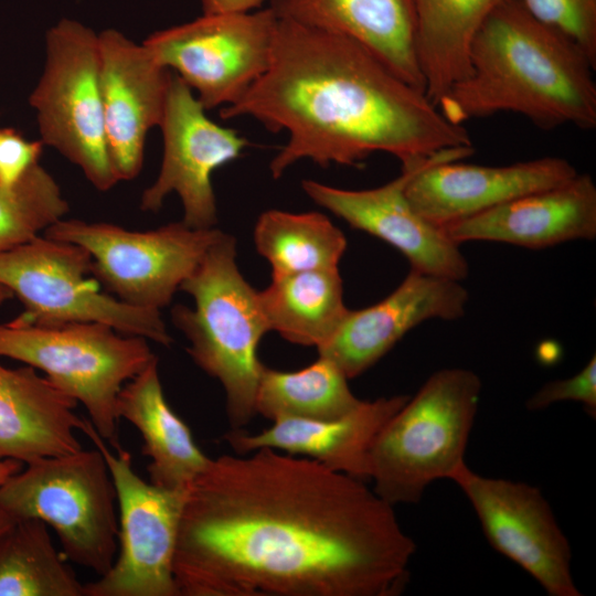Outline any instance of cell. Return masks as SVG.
Listing matches in <instances>:
<instances>
[{
	"instance_id": "obj_17",
	"label": "cell",
	"mask_w": 596,
	"mask_h": 596,
	"mask_svg": "<svg viewBox=\"0 0 596 596\" xmlns=\"http://www.w3.org/2000/svg\"><path fill=\"white\" fill-rule=\"evenodd\" d=\"M108 152L118 181L136 178L149 130L160 126L172 77L152 53L107 29L98 33Z\"/></svg>"
},
{
	"instance_id": "obj_29",
	"label": "cell",
	"mask_w": 596,
	"mask_h": 596,
	"mask_svg": "<svg viewBox=\"0 0 596 596\" xmlns=\"http://www.w3.org/2000/svg\"><path fill=\"white\" fill-rule=\"evenodd\" d=\"M68 211L58 183L40 162L14 185L0 183V253L43 234Z\"/></svg>"
},
{
	"instance_id": "obj_6",
	"label": "cell",
	"mask_w": 596,
	"mask_h": 596,
	"mask_svg": "<svg viewBox=\"0 0 596 596\" xmlns=\"http://www.w3.org/2000/svg\"><path fill=\"white\" fill-rule=\"evenodd\" d=\"M0 356L45 373L86 408L89 422L115 450L121 387L157 356L148 340L99 322L36 323L21 315L0 323Z\"/></svg>"
},
{
	"instance_id": "obj_1",
	"label": "cell",
	"mask_w": 596,
	"mask_h": 596,
	"mask_svg": "<svg viewBox=\"0 0 596 596\" xmlns=\"http://www.w3.org/2000/svg\"><path fill=\"white\" fill-rule=\"evenodd\" d=\"M415 552L365 481L264 447L188 487L173 575L179 596H397Z\"/></svg>"
},
{
	"instance_id": "obj_3",
	"label": "cell",
	"mask_w": 596,
	"mask_h": 596,
	"mask_svg": "<svg viewBox=\"0 0 596 596\" xmlns=\"http://www.w3.org/2000/svg\"><path fill=\"white\" fill-rule=\"evenodd\" d=\"M595 66L566 36L529 13L520 0H501L469 47V73L438 100L455 125L510 111L550 130L596 127Z\"/></svg>"
},
{
	"instance_id": "obj_19",
	"label": "cell",
	"mask_w": 596,
	"mask_h": 596,
	"mask_svg": "<svg viewBox=\"0 0 596 596\" xmlns=\"http://www.w3.org/2000/svg\"><path fill=\"white\" fill-rule=\"evenodd\" d=\"M456 244L471 241L545 248L596 236V185L577 173L572 179L528 193L470 217L443 226Z\"/></svg>"
},
{
	"instance_id": "obj_18",
	"label": "cell",
	"mask_w": 596,
	"mask_h": 596,
	"mask_svg": "<svg viewBox=\"0 0 596 596\" xmlns=\"http://www.w3.org/2000/svg\"><path fill=\"white\" fill-rule=\"evenodd\" d=\"M468 299L459 280L411 269L400 286L377 304L349 309L318 353L333 361L348 379H354L419 323L462 317Z\"/></svg>"
},
{
	"instance_id": "obj_21",
	"label": "cell",
	"mask_w": 596,
	"mask_h": 596,
	"mask_svg": "<svg viewBox=\"0 0 596 596\" xmlns=\"http://www.w3.org/2000/svg\"><path fill=\"white\" fill-rule=\"evenodd\" d=\"M279 18L348 36L425 93L413 0H269Z\"/></svg>"
},
{
	"instance_id": "obj_27",
	"label": "cell",
	"mask_w": 596,
	"mask_h": 596,
	"mask_svg": "<svg viewBox=\"0 0 596 596\" xmlns=\"http://www.w3.org/2000/svg\"><path fill=\"white\" fill-rule=\"evenodd\" d=\"M0 596H85V584L43 521L15 520L1 534Z\"/></svg>"
},
{
	"instance_id": "obj_12",
	"label": "cell",
	"mask_w": 596,
	"mask_h": 596,
	"mask_svg": "<svg viewBox=\"0 0 596 596\" xmlns=\"http://www.w3.org/2000/svg\"><path fill=\"white\" fill-rule=\"evenodd\" d=\"M278 17L272 9L203 13L142 44L209 110L235 104L269 66Z\"/></svg>"
},
{
	"instance_id": "obj_16",
	"label": "cell",
	"mask_w": 596,
	"mask_h": 596,
	"mask_svg": "<svg viewBox=\"0 0 596 596\" xmlns=\"http://www.w3.org/2000/svg\"><path fill=\"white\" fill-rule=\"evenodd\" d=\"M423 160L402 166L397 178L374 189L345 190L315 180H304L301 185L318 205L398 249L412 269L461 281L469 266L459 245L443 227L424 219L405 192L416 164Z\"/></svg>"
},
{
	"instance_id": "obj_25",
	"label": "cell",
	"mask_w": 596,
	"mask_h": 596,
	"mask_svg": "<svg viewBox=\"0 0 596 596\" xmlns=\"http://www.w3.org/2000/svg\"><path fill=\"white\" fill-rule=\"evenodd\" d=\"M499 1L413 0L417 56L433 104L468 75L471 41Z\"/></svg>"
},
{
	"instance_id": "obj_35",
	"label": "cell",
	"mask_w": 596,
	"mask_h": 596,
	"mask_svg": "<svg viewBox=\"0 0 596 596\" xmlns=\"http://www.w3.org/2000/svg\"><path fill=\"white\" fill-rule=\"evenodd\" d=\"M15 520H13L10 515H8L7 513L0 511V536L3 532H6L10 525L14 522Z\"/></svg>"
},
{
	"instance_id": "obj_4",
	"label": "cell",
	"mask_w": 596,
	"mask_h": 596,
	"mask_svg": "<svg viewBox=\"0 0 596 596\" xmlns=\"http://www.w3.org/2000/svg\"><path fill=\"white\" fill-rule=\"evenodd\" d=\"M180 290L194 305H175L172 323L189 341L187 352L193 362L221 383L228 423L232 429H241L256 415L264 366L257 348L269 327L258 291L238 268L235 237L221 232Z\"/></svg>"
},
{
	"instance_id": "obj_5",
	"label": "cell",
	"mask_w": 596,
	"mask_h": 596,
	"mask_svg": "<svg viewBox=\"0 0 596 596\" xmlns=\"http://www.w3.org/2000/svg\"><path fill=\"white\" fill-rule=\"evenodd\" d=\"M481 380L471 370L434 372L377 433L369 454L373 490L391 505L418 503L427 487L451 479L477 415Z\"/></svg>"
},
{
	"instance_id": "obj_24",
	"label": "cell",
	"mask_w": 596,
	"mask_h": 596,
	"mask_svg": "<svg viewBox=\"0 0 596 596\" xmlns=\"http://www.w3.org/2000/svg\"><path fill=\"white\" fill-rule=\"evenodd\" d=\"M258 297L269 331L317 349L332 337L349 310L339 268L272 276Z\"/></svg>"
},
{
	"instance_id": "obj_11",
	"label": "cell",
	"mask_w": 596,
	"mask_h": 596,
	"mask_svg": "<svg viewBox=\"0 0 596 596\" xmlns=\"http://www.w3.org/2000/svg\"><path fill=\"white\" fill-rule=\"evenodd\" d=\"M82 432L104 456L118 503V549L109 571L85 584V596H179L173 557L187 489L145 481L123 447L114 454L85 418Z\"/></svg>"
},
{
	"instance_id": "obj_26",
	"label": "cell",
	"mask_w": 596,
	"mask_h": 596,
	"mask_svg": "<svg viewBox=\"0 0 596 596\" xmlns=\"http://www.w3.org/2000/svg\"><path fill=\"white\" fill-rule=\"evenodd\" d=\"M348 380L333 361L321 355L294 372L264 365L255 395V412L273 422L340 418L363 402L351 392Z\"/></svg>"
},
{
	"instance_id": "obj_13",
	"label": "cell",
	"mask_w": 596,
	"mask_h": 596,
	"mask_svg": "<svg viewBox=\"0 0 596 596\" xmlns=\"http://www.w3.org/2000/svg\"><path fill=\"white\" fill-rule=\"evenodd\" d=\"M471 504L490 545L550 596H582L571 544L539 487L482 476L461 466L450 479Z\"/></svg>"
},
{
	"instance_id": "obj_36",
	"label": "cell",
	"mask_w": 596,
	"mask_h": 596,
	"mask_svg": "<svg viewBox=\"0 0 596 596\" xmlns=\"http://www.w3.org/2000/svg\"><path fill=\"white\" fill-rule=\"evenodd\" d=\"M13 297L12 292L0 284V307Z\"/></svg>"
},
{
	"instance_id": "obj_30",
	"label": "cell",
	"mask_w": 596,
	"mask_h": 596,
	"mask_svg": "<svg viewBox=\"0 0 596 596\" xmlns=\"http://www.w3.org/2000/svg\"><path fill=\"white\" fill-rule=\"evenodd\" d=\"M531 15L560 32L596 67V0H520Z\"/></svg>"
},
{
	"instance_id": "obj_28",
	"label": "cell",
	"mask_w": 596,
	"mask_h": 596,
	"mask_svg": "<svg viewBox=\"0 0 596 596\" xmlns=\"http://www.w3.org/2000/svg\"><path fill=\"white\" fill-rule=\"evenodd\" d=\"M256 251L272 268V276L338 268L347 240L320 212H263L254 227Z\"/></svg>"
},
{
	"instance_id": "obj_10",
	"label": "cell",
	"mask_w": 596,
	"mask_h": 596,
	"mask_svg": "<svg viewBox=\"0 0 596 596\" xmlns=\"http://www.w3.org/2000/svg\"><path fill=\"white\" fill-rule=\"evenodd\" d=\"M222 231L193 228L182 221L149 231L106 222L61 219L44 235L84 247L95 278L119 300L139 308L169 306Z\"/></svg>"
},
{
	"instance_id": "obj_15",
	"label": "cell",
	"mask_w": 596,
	"mask_h": 596,
	"mask_svg": "<svg viewBox=\"0 0 596 596\" xmlns=\"http://www.w3.org/2000/svg\"><path fill=\"white\" fill-rule=\"evenodd\" d=\"M473 151L472 146L448 148L416 164L405 192L424 219L443 227L577 174L560 157L494 167L460 162Z\"/></svg>"
},
{
	"instance_id": "obj_20",
	"label": "cell",
	"mask_w": 596,
	"mask_h": 596,
	"mask_svg": "<svg viewBox=\"0 0 596 596\" xmlns=\"http://www.w3.org/2000/svg\"><path fill=\"white\" fill-rule=\"evenodd\" d=\"M407 398L408 395H394L363 401L337 419L283 418L259 433L231 429L223 438L237 454L266 447L305 455L334 471L365 481L369 454L377 433Z\"/></svg>"
},
{
	"instance_id": "obj_14",
	"label": "cell",
	"mask_w": 596,
	"mask_h": 596,
	"mask_svg": "<svg viewBox=\"0 0 596 596\" xmlns=\"http://www.w3.org/2000/svg\"><path fill=\"white\" fill-rule=\"evenodd\" d=\"M193 91L172 74L160 124L163 155L159 174L145 189L140 209L158 212L170 193L183 207L182 222L193 228H212L217 207L213 172L237 159L249 146L236 130L211 120Z\"/></svg>"
},
{
	"instance_id": "obj_22",
	"label": "cell",
	"mask_w": 596,
	"mask_h": 596,
	"mask_svg": "<svg viewBox=\"0 0 596 596\" xmlns=\"http://www.w3.org/2000/svg\"><path fill=\"white\" fill-rule=\"evenodd\" d=\"M77 404L33 366L0 364V459L28 464L82 449Z\"/></svg>"
},
{
	"instance_id": "obj_33",
	"label": "cell",
	"mask_w": 596,
	"mask_h": 596,
	"mask_svg": "<svg viewBox=\"0 0 596 596\" xmlns=\"http://www.w3.org/2000/svg\"><path fill=\"white\" fill-rule=\"evenodd\" d=\"M265 0H200L203 13L248 12L259 8Z\"/></svg>"
},
{
	"instance_id": "obj_9",
	"label": "cell",
	"mask_w": 596,
	"mask_h": 596,
	"mask_svg": "<svg viewBox=\"0 0 596 596\" xmlns=\"http://www.w3.org/2000/svg\"><path fill=\"white\" fill-rule=\"evenodd\" d=\"M91 254L82 246L44 234L0 253V284L36 323L99 322L126 336L169 347L172 338L160 310L128 305L100 291L88 278Z\"/></svg>"
},
{
	"instance_id": "obj_2",
	"label": "cell",
	"mask_w": 596,
	"mask_h": 596,
	"mask_svg": "<svg viewBox=\"0 0 596 596\" xmlns=\"http://www.w3.org/2000/svg\"><path fill=\"white\" fill-rule=\"evenodd\" d=\"M220 116L288 134L269 164L274 179L302 159L355 166L381 151L406 166L472 146L462 125L359 42L279 18L268 68Z\"/></svg>"
},
{
	"instance_id": "obj_34",
	"label": "cell",
	"mask_w": 596,
	"mask_h": 596,
	"mask_svg": "<svg viewBox=\"0 0 596 596\" xmlns=\"http://www.w3.org/2000/svg\"><path fill=\"white\" fill-rule=\"evenodd\" d=\"M22 467V462L14 459H0V485L10 476L18 472Z\"/></svg>"
},
{
	"instance_id": "obj_32",
	"label": "cell",
	"mask_w": 596,
	"mask_h": 596,
	"mask_svg": "<svg viewBox=\"0 0 596 596\" xmlns=\"http://www.w3.org/2000/svg\"><path fill=\"white\" fill-rule=\"evenodd\" d=\"M43 147L41 140H28L12 127L0 128V183H18L40 162Z\"/></svg>"
},
{
	"instance_id": "obj_8",
	"label": "cell",
	"mask_w": 596,
	"mask_h": 596,
	"mask_svg": "<svg viewBox=\"0 0 596 596\" xmlns=\"http://www.w3.org/2000/svg\"><path fill=\"white\" fill-rule=\"evenodd\" d=\"M29 104L44 145L77 166L97 190L119 182L105 131L98 33L72 19L47 30L44 70Z\"/></svg>"
},
{
	"instance_id": "obj_7",
	"label": "cell",
	"mask_w": 596,
	"mask_h": 596,
	"mask_svg": "<svg viewBox=\"0 0 596 596\" xmlns=\"http://www.w3.org/2000/svg\"><path fill=\"white\" fill-rule=\"evenodd\" d=\"M116 503L110 471L95 446L28 462L0 485V511L43 521L67 561L98 576L117 555Z\"/></svg>"
},
{
	"instance_id": "obj_31",
	"label": "cell",
	"mask_w": 596,
	"mask_h": 596,
	"mask_svg": "<svg viewBox=\"0 0 596 596\" xmlns=\"http://www.w3.org/2000/svg\"><path fill=\"white\" fill-rule=\"evenodd\" d=\"M578 402L593 417L596 415V356L575 375L545 383L525 403L529 411H541L560 402Z\"/></svg>"
},
{
	"instance_id": "obj_23",
	"label": "cell",
	"mask_w": 596,
	"mask_h": 596,
	"mask_svg": "<svg viewBox=\"0 0 596 596\" xmlns=\"http://www.w3.org/2000/svg\"><path fill=\"white\" fill-rule=\"evenodd\" d=\"M117 413L140 433L149 481L167 489H187L211 458L195 444L188 425L168 404L161 385L158 358L120 390Z\"/></svg>"
}]
</instances>
